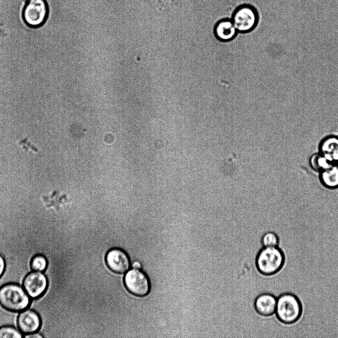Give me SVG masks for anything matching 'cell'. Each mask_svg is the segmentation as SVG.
<instances>
[{
    "label": "cell",
    "instance_id": "obj_1",
    "mask_svg": "<svg viewBox=\"0 0 338 338\" xmlns=\"http://www.w3.org/2000/svg\"><path fill=\"white\" fill-rule=\"evenodd\" d=\"M31 302L21 284L8 282L0 286V305L5 310L19 313L29 308Z\"/></svg>",
    "mask_w": 338,
    "mask_h": 338
},
{
    "label": "cell",
    "instance_id": "obj_2",
    "mask_svg": "<svg viewBox=\"0 0 338 338\" xmlns=\"http://www.w3.org/2000/svg\"><path fill=\"white\" fill-rule=\"evenodd\" d=\"M302 312V303L296 295L284 292L277 297L275 315L282 323L289 325L296 323L301 317Z\"/></svg>",
    "mask_w": 338,
    "mask_h": 338
},
{
    "label": "cell",
    "instance_id": "obj_3",
    "mask_svg": "<svg viewBox=\"0 0 338 338\" xmlns=\"http://www.w3.org/2000/svg\"><path fill=\"white\" fill-rule=\"evenodd\" d=\"M285 255L278 246L263 247L256 258V266L259 272L267 276H274L282 268Z\"/></svg>",
    "mask_w": 338,
    "mask_h": 338
},
{
    "label": "cell",
    "instance_id": "obj_4",
    "mask_svg": "<svg viewBox=\"0 0 338 338\" xmlns=\"http://www.w3.org/2000/svg\"><path fill=\"white\" fill-rule=\"evenodd\" d=\"M49 11L46 0H30L26 2L23 7L22 18L29 27L38 28L46 22Z\"/></svg>",
    "mask_w": 338,
    "mask_h": 338
},
{
    "label": "cell",
    "instance_id": "obj_5",
    "mask_svg": "<svg viewBox=\"0 0 338 338\" xmlns=\"http://www.w3.org/2000/svg\"><path fill=\"white\" fill-rule=\"evenodd\" d=\"M231 20L238 33H247L257 27L259 16L257 11L253 6L243 4L235 9Z\"/></svg>",
    "mask_w": 338,
    "mask_h": 338
},
{
    "label": "cell",
    "instance_id": "obj_6",
    "mask_svg": "<svg viewBox=\"0 0 338 338\" xmlns=\"http://www.w3.org/2000/svg\"><path fill=\"white\" fill-rule=\"evenodd\" d=\"M21 285L32 300L37 299L46 293L49 280L44 272L31 271L24 277Z\"/></svg>",
    "mask_w": 338,
    "mask_h": 338
},
{
    "label": "cell",
    "instance_id": "obj_7",
    "mask_svg": "<svg viewBox=\"0 0 338 338\" xmlns=\"http://www.w3.org/2000/svg\"><path fill=\"white\" fill-rule=\"evenodd\" d=\"M124 284L128 290L136 296H143L150 291L149 279L140 269L132 268L127 271L124 276Z\"/></svg>",
    "mask_w": 338,
    "mask_h": 338
},
{
    "label": "cell",
    "instance_id": "obj_8",
    "mask_svg": "<svg viewBox=\"0 0 338 338\" xmlns=\"http://www.w3.org/2000/svg\"><path fill=\"white\" fill-rule=\"evenodd\" d=\"M42 321L40 314L30 307L18 313L16 326L20 332L24 335L39 332Z\"/></svg>",
    "mask_w": 338,
    "mask_h": 338
},
{
    "label": "cell",
    "instance_id": "obj_9",
    "mask_svg": "<svg viewBox=\"0 0 338 338\" xmlns=\"http://www.w3.org/2000/svg\"><path fill=\"white\" fill-rule=\"evenodd\" d=\"M106 263L108 267L117 273H124L130 267V260L127 254L119 248H113L107 254Z\"/></svg>",
    "mask_w": 338,
    "mask_h": 338
},
{
    "label": "cell",
    "instance_id": "obj_10",
    "mask_svg": "<svg viewBox=\"0 0 338 338\" xmlns=\"http://www.w3.org/2000/svg\"><path fill=\"white\" fill-rule=\"evenodd\" d=\"M318 152L332 164H338V135L324 137L318 144Z\"/></svg>",
    "mask_w": 338,
    "mask_h": 338
},
{
    "label": "cell",
    "instance_id": "obj_11",
    "mask_svg": "<svg viewBox=\"0 0 338 338\" xmlns=\"http://www.w3.org/2000/svg\"><path fill=\"white\" fill-rule=\"evenodd\" d=\"M277 297L273 293L265 292L259 295L254 302L255 308L260 315L271 317L275 314Z\"/></svg>",
    "mask_w": 338,
    "mask_h": 338
},
{
    "label": "cell",
    "instance_id": "obj_12",
    "mask_svg": "<svg viewBox=\"0 0 338 338\" xmlns=\"http://www.w3.org/2000/svg\"><path fill=\"white\" fill-rule=\"evenodd\" d=\"M213 32L216 38L223 42L232 40L238 33L231 20L226 18L218 21Z\"/></svg>",
    "mask_w": 338,
    "mask_h": 338
},
{
    "label": "cell",
    "instance_id": "obj_13",
    "mask_svg": "<svg viewBox=\"0 0 338 338\" xmlns=\"http://www.w3.org/2000/svg\"><path fill=\"white\" fill-rule=\"evenodd\" d=\"M318 174L319 181L324 188L329 190L338 189V164H332Z\"/></svg>",
    "mask_w": 338,
    "mask_h": 338
},
{
    "label": "cell",
    "instance_id": "obj_14",
    "mask_svg": "<svg viewBox=\"0 0 338 338\" xmlns=\"http://www.w3.org/2000/svg\"><path fill=\"white\" fill-rule=\"evenodd\" d=\"M308 164L310 168L318 173L332 164L318 151L310 155L308 160Z\"/></svg>",
    "mask_w": 338,
    "mask_h": 338
},
{
    "label": "cell",
    "instance_id": "obj_15",
    "mask_svg": "<svg viewBox=\"0 0 338 338\" xmlns=\"http://www.w3.org/2000/svg\"><path fill=\"white\" fill-rule=\"evenodd\" d=\"M29 265L31 271L44 272L48 266V260L44 255L37 253L31 257Z\"/></svg>",
    "mask_w": 338,
    "mask_h": 338
},
{
    "label": "cell",
    "instance_id": "obj_16",
    "mask_svg": "<svg viewBox=\"0 0 338 338\" xmlns=\"http://www.w3.org/2000/svg\"><path fill=\"white\" fill-rule=\"evenodd\" d=\"M280 243V238L274 231H266L262 236L261 243L263 247L278 246Z\"/></svg>",
    "mask_w": 338,
    "mask_h": 338
},
{
    "label": "cell",
    "instance_id": "obj_17",
    "mask_svg": "<svg viewBox=\"0 0 338 338\" xmlns=\"http://www.w3.org/2000/svg\"><path fill=\"white\" fill-rule=\"evenodd\" d=\"M22 338L23 335L15 326L5 325L0 327V338Z\"/></svg>",
    "mask_w": 338,
    "mask_h": 338
},
{
    "label": "cell",
    "instance_id": "obj_18",
    "mask_svg": "<svg viewBox=\"0 0 338 338\" xmlns=\"http://www.w3.org/2000/svg\"><path fill=\"white\" fill-rule=\"evenodd\" d=\"M6 268V262L4 258L0 254V279L4 274Z\"/></svg>",
    "mask_w": 338,
    "mask_h": 338
},
{
    "label": "cell",
    "instance_id": "obj_19",
    "mask_svg": "<svg viewBox=\"0 0 338 338\" xmlns=\"http://www.w3.org/2000/svg\"><path fill=\"white\" fill-rule=\"evenodd\" d=\"M23 338H44L42 334L40 332L33 333L30 334L24 335Z\"/></svg>",
    "mask_w": 338,
    "mask_h": 338
},
{
    "label": "cell",
    "instance_id": "obj_20",
    "mask_svg": "<svg viewBox=\"0 0 338 338\" xmlns=\"http://www.w3.org/2000/svg\"><path fill=\"white\" fill-rule=\"evenodd\" d=\"M133 268L140 269L141 268V264L137 261L133 262L132 264Z\"/></svg>",
    "mask_w": 338,
    "mask_h": 338
},
{
    "label": "cell",
    "instance_id": "obj_21",
    "mask_svg": "<svg viewBox=\"0 0 338 338\" xmlns=\"http://www.w3.org/2000/svg\"><path fill=\"white\" fill-rule=\"evenodd\" d=\"M25 0L26 2H27V1H29V0Z\"/></svg>",
    "mask_w": 338,
    "mask_h": 338
}]
</instances>
